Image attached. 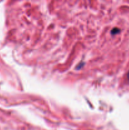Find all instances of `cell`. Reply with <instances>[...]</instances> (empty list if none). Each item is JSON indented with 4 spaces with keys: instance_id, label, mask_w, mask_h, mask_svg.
Instances as JSON below:
<instances>
[{
    "instance_id": "obj_1",
    "label": "cell",
    "mask_w": 129,
    "mask_h": 130,
    "mask_svg": "<svg viewBox=\"0 0 129 130\" xmlns=\"http://www.w3.org/2000/svg\"><path fill=\"white\" fill-rule=\"evenodd\" d=\"M119 31H120V30H119L118 29H116V28H115V29H113V30H112V33H113V34H115V33L118 32Z\"/></svg>"
}]
</instances>
